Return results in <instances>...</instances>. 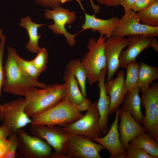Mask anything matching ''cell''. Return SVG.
Instances as JSON below:
<instances>
[{
  "label": "cell",
  "instance_id": "1",
  "mask_svg": "<svg viewBox=\"0 0 158 158\" xmlns=\"http://www.w3.org/2000/svg\"><path fill=\"white\" fill-rule=\"evenodd\" d=\"M26 102L25 111L30 117L39 114L56 105L66 96L64 84L54 83L43 88L31 87L21 92Z\"/></svg>",
  "mask_w": 158,
  "mask_h": 158
},
{
  "label": "cell",
  "instance_id": "2",
  "mask_svg": "<svg viewBox=\"0 0 158 158\" xmlns=\"http://www.w3.org/2000/svg\"><path fill=\"white\" fill-rule=\"evenodd\" d=\"M7 59L4 68L5 81L4 90L5 92L18 95L26 88L36 87L43 88L47 85L25 74L19 66L15 58V49L8 47Z\"/></svg>",
  "mask_w": 158,
  "mask_h": 158
},
{
  "label": "cell",
  "instance_id": "3",
  "mask_svg": "<svg viewBox=\"0 0 158 158\" xmlns=\"http://www.w3.org/2000/svg\"><path fill=\"white\" fill-rule=\"evenodd\" d=\"M83 115L76 105L66 97L52 107L32 117L31 124L58 126L64 127Z\"/></svg>",
  "mask_w": 158,
  "mask_h": 158
},
{
  "label": "cell",
  "instance_id": "4",
  "mask_svg": "<svg viewBox=\"0 0 158 158\" xmlns=\"http://www.w3.org/2000/svg\"><path fill=\"white\" fill-rule=\"evenodd\" d=\"M106 38L100 35L96 40L89 38L88 52L81 61L86 71L87 80L90 86L98 81L102 72L107 69L106 60L104 52V43Z\"/></svg>",
  "mask_w": 158,
  "mask_h": 158
},
{
  "label": "cell",
  "instance_id": "5",
  "mask_svg": "<svg viewBox=\"0 0 158 158\" xmlns=\"http://www.w3.org/2000/svg\"><path fill=\"white\" fill-rule=\"evenodd\" d=\"M29 131L31 135L45 140L54 150L51 158H66L65 153L68 135L58 126L31 124Z\"/></svg>",
  "mask_w": 158,
  "mask_h": 158
},
{
  "label": "cell",
  "instance_id": "6",
  "mask_svg": "<svg viewBox=\"0 0 158 158\" xmlns=\"http://www.w3.org/2000/svg\"><path fill=\"white\" fill-rule=\"evenodd\" d=\"M99 120L97 102H94L84 116L62 128L68 135H81L91 139L101 137L103 134L99 127Z\"/></svg>",
  "mask_w": 158,
  "mask_h": 158
},
{
  "label": "cell",
  "instance_id": "7",
  "mask_svg": "<svg viewBox=\"0 0 158 158\" xmlns=\"http://www.w3.org/2000/svg\"><path fill=\"white\" fill-rule=\"evenodd\" d=\"M44 16L46 19L54 21L53 24L48 25L49 28L55 34L63 35L69 45L74 46L75 44V37L81 32L75 34L70 33L66 30L65 26L74 22L76 18L75 12L60 6L52 9H47Z\"/></svg>",
  "mask_w": 158,
  "mask_h": 158
},
{
  "label": "cell",
  "instance_id": "8",
  "mask_svg": "<svg viewBox=\"0 0 158 158\" xmlns=\"http://www.w3.org/2000/svg\"><path fill=\"white\" fill-rule=\"evenodd\" d=\"M20 155L26 158H49L52 147L43 140L29 135L23 128L16 132Z\"/></svg>",
  "mask_w": 158,
  "mask_h": 158
},
{
  "label": "cell",
  "instance_id": "9",
  "mask_svg": "<svg viewBox=\"0 0 158 158\" xmlns=\"http://www.w3.org/2000/svg\"><path fill=\"white\" fill-rule=\"evenodd\" d=\"M104 148L86 136L68 135L65 156L66 158H101L99 152Z\"/></svg>",
  "mask_w": 158,
  "mask_h": 158
},
{
  "label": "cell",
  "instance_id": "10",
  "mask_svg": "<svg viewBox=\"0 0 158 158\" xmlns=\"http://www.w3.org/2000/svg\"><path fill=\"white\" fill-rule=\"evenodd\" d=\"M26 105L25 98H20L2 105L3 124L12 132L32 123V119L25 111Z\"/></svg>",
  "mask_w": 158,
  "mask_h": 158
},
{
  "label": "cell",
  "instance_id": "11",
  "mask_svg": "<svg viewBox=\"0 0 158 158\" xmlns=\"http://www.w3.org/2000/svg\"><path fill=\"white\" fill-rule=\"evenodd\" d=\"M138 35L157 37L158 27H151L140 23L136 12L132 10L125 11L112 35L124 37Z\"/></svg>",
  "mask_w": 158,
  "mask_h": 158
},
{
  "label": "cell",
  "instance_id": "12",
  "mask_svg": "<svg viewBox=\"0 0 158 158\" xmlns=\"http://www.w3.org/2000/svg\"><path fill=\"white\" fill-rule=\"evenodd\" d=\"M127 38L129 41L128 47L122 51L119 56L120 67L125 68L128 64L135 62L139 54L147 48L151 47L158 52V43L155 37L138 35L130 36Z\"/></svg>",
  "mask_w": 158,
  "mask_h": 158
},
{
  "label": "cell",
  "instance_id": "13",
  "mask_svg": "<svg viewBox=\"0 0 158 158\" xmlns=\"http://www.w3.org/2000/svg\"><path fill=\"white\" fill-rule=\"evenodd\" d=\"M114 121L111 128L103 137H95L91 139L102 145L110 153L109 158H125L127 151L120 139L118 130L119 108L116 111Z\"/></svg>",
  "mask_w": 158,
  "mask_h": 158
},
{
  "label": "cell",
  "instance_id": "14",
  "mask_svg": "<svg viewBox=\"0 0 158 158\" xmlns=\"http://www.w3.org/2000/svg\"><path fill=\"white\" fill-rule=\"evenodd\" d=\"M129 44L128 39L112 35L105 40L104 52L106 60L107 80L112 77L120 67L119 58L123 49Z\"/></svg>",
  "mask_w": 158,
  "mask_h": 158
},
{
  "label": "cell",
  "instance_id": "15",
  "mask_svg": "<svg viewBox=\"0 0 158 158\" xmlns=\"http://www.w3.org/2000/svg\"><path fill=\"white\" fill-rule=\"evenodd\" d=\"M145 114L143 127L145 133L151 126L158 123V83L152 84L141 95Z\"/></svg>",
  "mask_w": 158,
  "mask_h": 158
},
{
  "label": "cell",
  "instance_id": "16",
  "mask_svg": "<svg viewBox=\"0 0 158 158\" xmlns=\"http://www.w3.org/2000/svg\"><path fill=\"white\" fill-rule=\"evenodd\" d=\"M125 77L124 71L121 70L118 73L116 78H112L105 83V90L110 98L109 115L114 114L119 108L128 92Z\"/></svg>",
  "mask_w": 158,
  "mask_h": 158
},
{
  "label": "cell",
  "instance_id": "17",
  "mask_svg": "<svg viewBox=\"0 0 158 158\" xmlns=\"http://www.w3.org/2000/svg\"><path fill=\"white\" fill-rule=\"evenodd\" d=\"M120 120L118 130L121 141L126 150L130 141L138 135L145 132L141 126L130 113L122 108L119 109Z\"/></svg>",
  "mask_w": 158,
  "mask_h": 158
},
{
  "label": "cell",
  "instance_id": "18",
  "mask_svg": "<svg viewBox=\"0 0 158 158\" xmlns=\"http://www.w3.org/2000/svg\"><path fill=\"white\" fill-rule=\"evenodd\" d=\"M85 13V21L82 26L81 32L85 30L91 29L92 32L98 31L100 35L105 36L106 38L111 37L117 26L120 19L114 17L107 19L96 18L95 15L87 13L83 6H80Z\"/></svg>",
  "mask_w": 158,
  "mask_h": 158
},
{
  "label": "cell",
  "instance_id": "19",
  "mask_svg": "<svg viewBox=\"0 0 158 158\" xmlns=\"http://www.w3.org/2000/svg\"><path fill=\"white\" fill-rule=\"evenodd\" d=\"M107 70L101 73L98 80V87L99 89V97L97 102V107L99 115V126L102 134L105 135L109 130L108 124L109 115L110 98L107 94L105 87V77Z\"/></svg>",
  "mask_w": 158,
  "mask_h": 158
},
{
  "label": "cell",
  "instance_id": "20",
  "mask_svg": "<svg viewBox=\"0 0 158 158\" xmlns=\"http://www.w3.org/2000/svg\"><path fill=\"white\" fill-rule=\"evenodd\" d=\"M138 86L130 92H128L121 103L123 109L132 115L140 125L143 124L145 115L141 109V98L139 95Z\"/></svg>",
  "mask_w": 158,
  "mask_h": 158
},
{
  "label": "cell",
  "instance_id": "21",
  "mask_svg": "<svg viewBox=\"0 0 158 158\" xmlns=\"http://www.w3.org/2000/svg\"><path fill=\"white\" fill-rule=\"evenodd\" d=\"M46 24H37L32 21L29 16L22 18L20 20V25L27 30L29 36V40L26 45L28 50L33 53L37 54L40 48L38 45V41L41 35H39V28L46 25Z\"/></svg>",
  "mask_w": 158,
  "mask_h": 158
},
{
  "label": "cell",
  "instance_id": "22",
  "mask_svg": "<svg viewBox=\"0 0 158 158\" xmlns=\"http://www.w3.org/2000/svg\"><path fill=\"white\" fill-rule=\"evenodd\" d=\"M64 84L66 87V96L73 103L77 105L85 98L79 87L78 82L73 75L66 70L63 75Z\"/></svg>",
  "mask_w": 158,
  "mask_h": 158
},
{
  "label": "cell",
  "instance_id": "23",
  "mask_svg": "<svg viewBox=\"0 0 158 158\" xmlns=\"http://www.w3.org/2000/svg\"><path fill=\"white\" fill-rule=\"evenodd\" d=\"M66 70L71 73L77 80L84 98L87 96L86 83L87 75L85 68L80 59H72L68 63Z\"/></svg>",
  "mask_w": 158,
  "mask_h": 158
},
{
  "label": "cell",
  "instance_id": "24",
  "mask_svg": "<svg viewBox=\"0 0 158 158\" xmlns=\"http://www.w3.org/2000/svg\"><path fill=\"white\" fill-rule=\"evenodd\" d=\"M140 64L138 86L143 92L148 89L153 81L158 79V68L149 66L143 62Z\"/></svg>",
  "mask_w": 158,
  "mask_h": 158
},
{
  "label": "cell",
  "instance_id": "25",
  "mask_svg": "<svg viewBox=\"0 0 158 158\" xmlns=\"http://www.w3.org/2000/svg\"><path fill=\"white\" fill-rule=\"evenodd\" d=\"M130 142L143 149L153 158H158V143L145 132L138 135Z\"/></svg>",
  "mask_w": 158,
  "mask_h": 158
},
{
  "label": "cell",
  "instance_id": "26",
  "mask_svg": "<svg viewBox=\"0 0 158 158\" xmlns=\"http://www.w3.org/2000/svg\"><path fill=\"white\" fill-rule=\"evenodd\" d=\"M136 13L141 23L151 27H158V0Z\"/></svg>",
  "mask_w": 158,
  "mask_h": 158
},
{
  "label": "cell",
  "instance_id": "27",
  "mask_svg": "<svg viewBox=\"0 0 158 158\" xmlns=\"http://www.w3.org/2000/svg\"><path fill=\"white\" fill-rule=\"evenodd\" d=\"M140 67V63L135 62L128 64L125 68L126 75L125 83L128 92L138 86Z\"/></svg>",
  "mask_w": 158,
  "mask_h": 158
},
{
  "label": "cell",
  "instance_id": "28",
  "mask_svg": "<svg viewBox=\"0 0 158 158\" xmlns=\"http://www.w3.org/2000/svg\"><path fill=\"white\" fill-rule=\"evenodd\" d=\"M16 61L20 68L28 75L37 80L41 74L35 66L32 60L28 61L21 58L17 54H15Z\"/></svg>",
  "mask_w": 158,
  "mask_h": 158
},
{
  "label": "cell",
  "instance_id": "29",
  "mask_svg": "<svg viewBox=\"0 0 158 158\" xmlns=\"http://www.w3.org/2000/svg\"><path fill=\"white\" fill-rule=\"evenodd\" d=\"M36 56L31 60L32 62L40 73L46 70L48 63V53L45 48H40L37 53Z\"/></svg>",
  "mask_w": 158,
  "mask_h": 158
},
{
  "label": "cell",
  "instance_id": "30",
  "mask_svg": "<svg viewBox=\"0 0 158 158\" xmlns=\"http://www.w3.org/2000/svg\"><path fill=\"white\" fill-rule=\"evenodd\" d=\"M6 42L5 36L3 35L0 42V96L2 88L4 86L5 81V75L4 68L3 66V59ZM2 105L0 104V120H2Z\"/></svg>",
  "mask_w": 158,
  "mask_h": 158
},
{
  "label": "cell",
  "instance_id": "31",
  "mask_svg": "<svg viewBox=\"0 0 158 158\" xmlns=\"http://www.w3.org/2000/svg\"><path fill=\"white\" fill-rule=\"evenodd\" d=\"M125 158H153L143 149L129 143Z\"/></svg>",
  "mask_w": 158,
  "mask_h": 158
},
{
  "label": "cell",
  "instance_id": "32",
  "mask_svg": "<svg viewBox=\"0 0 158 158\" xmlns=\"http://www.w3.org/2000/svg\"><path fill=\"white\" fill-rule=\"evenodd\" d=\"M9 145L4 158H14L16 157L18 146V140L16 132L12 133L8 136Z\"/></svg>",
  "mask_w": 158,
  "mask_h": 158
},
{
  "label": "cell",
  "instance_id": "33",
  "mask_svg": "<svg viewBox=\"0 0 158 158\" xmlns=\"http://www.w3.org/2000/svg\"><path fill=\"white\" fill-rule=\"evenodd\" d=\"M39 5L44 7H50L53 9L60 6L61 4L72 1L73 0H35Z\"/></svg>",
  "mask_w": 158,
  "mask_h": 158
},
{
  "label": "cell",
  "instance_id": "34",
  "mask_svg": "<svg viewBox=\"0 0 158 158\" xmlns=\"http://www.w3.org/2000/svg\"><path fill=\"white\" fill-rule=\"evenodd\" d=\"M156 0H136L132 10L135 12L142 10L152 5Z\"/></svg>",
  "mask_w": 158,
  "mask_h": 158
},
{
  "label": "cell",
  "instance_id": "35",
  "mask_svg": "<svg viewBox=\"0 0 158 158\" xmlns=\"http://www.w3.org/2000/svg\"><path fill=\"white\" fill-rule=\"evenodd\" d=\"M146 133L158 143V123L150 126Z\"/></svg>",
  "mask_w": 158,
  "mask_h": 158
},
{
  "label": "cell",
  "instance_id": "36",
  "mask_svg": "<svg viewBox=\"0 0 158 158\" xmlns=\"http://www.w3.org/2000/svg\"><path fill=\"white\" fill-rule=\"evenodd\" d=\"M9 145L8 140L4 138L0 142V158H4L6 154Z\"/></svg>",
  "mask_w": 158,
  "mask_h": 158
},
{
  "label": "cell",
  "instance_id": "37",
  "mask_svg": "<svg viewBox=\"0 0 158 158\" xmlns=\"http://www.w3.org/2000/svg\"><path fill=\"white\" fill-rule=\"evenodd\" d=\"M91 104L90 99L85 98L82 102L76 106L78 110L80 112L87 110Z\"/></svg>",
  "mask_w": 158,
  "mask_h": 158
},
{
  "label": "cell",
  "instance_id": "38",
  "mask_svg": "<svg viewBox=\"0 0 158 158\" xmlns=\"http://www.w3.org/2000/svg\"><path fill=\"white\" fill-rule=\"evenodd\" d=\"M136 0H120L119 5L124 8L125 11L132 10Z\"/></svg>",
  "mask_w": 158,
  "mask_h": 158
},
{
  "label": "cell",
  "instance_id": "39",
  "mask_svg": "<svg viewBox=\"0 0 158 158\" xmlns=\"http://www.w3.org/2000/svg\"><path fill=\"white\" fill-rule=\"evenodd\" d=\"M12 133L11 130L4 124L0 126V138H7Z\"/></svg>",
  "mask_w": 158,
  "mask_h": 158
},
{
  "label": "cell",
  "instance_id": "40",
  "mask_svg": "<svg viewBox=\"0 0 158 158\" xmlns=\"http://www.w3.org/2000/svg\"><path fill=\"white\" fill-rule=\"evenodd\" d=\"M79 5L81 4V1L83 0H75ZM91 7L94 13H98L100 11V6L97 5L95 4L93 2V0H89Z\"/></svg>",
  "mask_w": 158,
  "mask_h": 158
},
{
  "label": "cell",
  "instance_id": "41",
  "mask_svg": "<svg viewBox=\"0 0 158 158\" xmlns=\"http://www.w3.org/2000/svg\"><path fill=\"white\" fill-rule=\"evenodd\" d=\"M120 0H105L104 4L109 7H116L119 5Z\"/></svg>",
  "mask_w": 158,
  "mask_h": 158
},
{
  "label": "cell",
  "instance_id": "42",
  "mask_svg": "<svg viewBox=\"0 0 158 158\" xmlns=\"http://www.w3.org/2000/svg\"><path fill=\"white\" fill-rule=\"evenodd\" d=\"M97 0L100 4H104V1L105 0Z\"/></svg>",
  "mask_w": 158,
  "mask_h": 158
},
{
  "label": "cell",
  "instance_id": "43",
  "mask_svg": "<svg viewBox=\"0 0 158 158\" xmlns=\"http://www.w3.org/2000/svg\"><path fill=\"white\" fill-rule=\"evenodd\" d=\"M3 35L2 34V31L1 29L0 28V39H1Z\"/></svg>",
  "mask_w": 158,
  "mask_h": 158
}]
</instances>
